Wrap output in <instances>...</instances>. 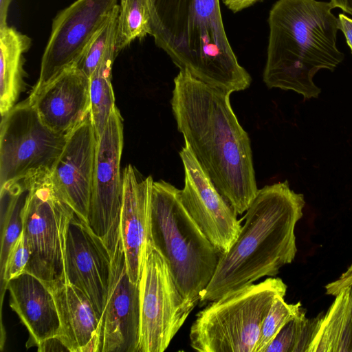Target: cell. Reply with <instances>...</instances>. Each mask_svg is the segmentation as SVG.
Instances as JSON below:
<instances>
[{"mask_svg":"<svg viewBox=\"0 0 352 352\" xmlns=\"http://www.w3.org/2000/svg\"><path fill=\"white\" fill-rule=\"evenodd\" d=\"M170 104L185 144L237 214L245 212L258 189L248 134L236 117L230 94L181 71Z\"/></svg>","mask_w":352,"mask_h":352,"instance_id":"obj_1","label":"cell"},{"mask_svg":"<svg viewBox=\"0 0 352 352\" xmlns=\"http://www.w3.org/2000/svg\"><path fill=\"white\" fill-rule=\"evenodd\" d=\"M305 204L303 195L292 190L287 181L258 189L238 237L221 254L199 302H210L264 276H275L291 263L297 252L295 227Z\"/></svg>","mask_w":352,"mask_h":352,"instance_id":"obj_2","label":"cell"},{"mask_svg":"<svg viewBox=\"0 0 352 352\" xmlns=\"http://www.w3.org/2000/svg\"><path fill=\"white\" fill-rule=\"evenodd\" d=\"M155 45L181 71L230 94L252 78L228 40L219 0H146Z\"/></svg>","mask_w":352,"mask_h":352,"instance_id":"obj_3","label":"cell"},{"mask_svg":"<svg viewBox=\"0 0 352 352\" xmlns=\"http://www.w3.org/2000/svg\"><path fill=\"white\" fill-rule=\"evenodd\" d=\"M329 1L277 0L267 23L269 36L263 80L269 88L317 98L314 82L322 69L333 71L343 60L336 45L338 19Z\"/></svg>","mask_w":352,"mask_h":352,"instance_id":"obj_4","label":"cell"},{"mask_svg":"<svg viewBox=\"0 0 352 352\" xmlns=\"http://www.w3.org/2000/svg\"><path fill=\"white\" fill-rule=\"evenodd\" d=\"M151 231L153 245L166 261L180 292L197 305L221 253L184 207L179 190L164 180L153 184Z\"/></svg>","mask_w":352,"mask_h":352,"instance_id":"obj_5","label":"cell"},{"mask_svg":"<svg viewBox=\"0 0 352 352\" xmlns=\"http://www.w3.org/2000/svg\"><path fill=\"white\" fill-rule=\"evenodd\" d=\"M287 288L281 278L270 277L210 301L190 327V346L199 352H254L265 316Z\"/></svg>","mask_w":352,"mask_h":352,"instance_id":"obj_6","label":"cell"},{"mask_svg":"<svg viewBox=\"0 0 352 352\" xmlns=\"http://www.w3.org/2000/svg\"><path fill=\"white\" fill-rule=\"evenodd\" d=\"M27 179L28 192L22 222L30 259L25 272L34 275L45 285L67 281V238L75 212L55 188L50 173Z\"/></svg>","mask_w":352,"mask_h":352,"instance_id":"obj_7","label":"cell"},{"mask_svg":"<svg viewBox=\"0 0 352 352\" xmlns=\"http://www.w3.org/2000/svg\"><path fill=\"white\" fill-rule=\"evenodd\" d=\"M67 135L55 133L46 126L28 98L15 104L1 116L0 187L51 173Z\"/></svg>","mask_w":352,"mask_h":352,"instance_id":"obj_8","label":"cell"},{"mask_svg":"<svg viewBox=\"0 0 352 352\" xmlns=\"http://www.w3.org/2000/svg\"><path fill=\"white\" fill-rule=\"evenodd\" d=\"M138 352H163L196 305L183 296L160 252L153 245L140 280Z\"/></svg>","mask_w":352,"mask_h":352,"instance_id":"obj_9","label":"cell"},{"mask_svg":"<svg viewBox=\"0 0 352 352\" xmlns=\"http://www.w3.org/2000/svg\"><path fill=\"white\" fill-rule=\"evenodd\" d=\"M123 147V121L118 108L98 139L87 223L104 243L111 255L120 237L123 199L120 161Z\"/></svg>","mask_w":352,"mask_h":352,"instance_id":"obj_10","label":"cell"},{"mask_svg":"<svg viewBox=\"0 0 352 352\" xmlns=\"http://www.w3.org/2000/svg\"><path fill=\"white\" fill-rule=\"evenodd\" d=\"M118 6L117 0H76L56 15L32 92L76 64Z\"/></svg>","mask_w":352,"mask_h":352,"instance_id":"obj_11","label":"cell"},{"mask_svg":"<svg viewBox=\"0 0 352 352\" xmlns=\"http://www.w3.org/2000/svg\"><path fill=\"white\" fill-rule=\"evenodd\" d=\"M179 155L185 173L184 187L179 190L180 200L209 241L221 254L226 253L241 228L237 214L186 144Z\"/></svg>","mask_w":352,"mask_h":352,"instance_id":"obj_12","label":"cell"},{"mask_svg":"<svg viewBox=\"0 0 352 352\" xmlns=\"http://www.w3.org/2000/svg\"><path fill=\"white\" fill-rule=\"evenodd\" d=\"M102 318L101 352H138L140 286L129 276L120 237L111 258L107 298Z\"/></svg>","mask_w":352,"mask_h":352,"instance_id":"obj_13","label":"cell"},{"mask_svg":"<svg viewBox=\"0 0 352 352\" xmlns=\"http://www.w3.org/2000/svg\"><path fill=\"white\" fill-rule=\"evenodd\" d=\"M111 258L103 241L75 213L67 232V280L88 297L101 317L107 302Z\"/></svg>","mask_w":352,"mask_h":352,"instance_id":"obj_14","label":"cell"},{"mask_svg":"<svg viewBox=\"0 0 352 352\" xmlns=\"http://www.w3.org/2000/svg\"><path fill=\"white\" fill-rule=\"evenodd\" d=\"M98 139L91 113L68 133L50 177L74 212L87 223Z\"/></svg>","mask_w":352,"mask_h":352,"instance_id":"obj_15","label":"cell"},{"mask_svg":"<svg viewBox=\"0 0 352 352\" xmlns=\"http://www.w3.org/2000/svg\"><path fill=\"white\" fill-rule=\"evenodd\" d=\"M123 199L120 233L127 272L131 280L139 283L144 261L153 246L151 204L153 179L143 177L131 164L122 172Z\"/></svg>","mask_w":352,"mask_h":352,"instance_id":"obj_16","label":"cell"},{"mask_svg":"<svg viewBox=\"0 0 352 352\" xmlns=\"http://www.w3.org/2000/svg\"><path fill=\"white\" fill-rule=\"evenodd\" d=\"M89 78L73 65L28 100L42 122L59 134L67 135L90 113Z\"/></svg>","mask_w":352,"mask_h":352,"instance_id":"obj_17","label":"cell"},{"mask_svg":"<svg viewBox=\"0 0 352 352\" xmlns=\"http://www.w3.org/2000/svg\"><path fill=\"white\" fill-rule=\"evenodd\" d=\"M53 295L58 338L69 352H101L102 318L88 297L67 281L45 285Z\"/></svg>","mask_w":352,"mask_h":352,"instance_id":"obj_18","label":"cell"},{"mask_svg":"<svg viewBox=\"0 0 352 352\" xmlns=\"http://www.w3.org/2000/svg\"><path fill=\"white\" fill-rule=\"evenodd\" d=\"M10 306L29 332L26 346H38L43 342L57 337L60 322L52 294L43 282L28 272L11 279L6 284Z\"/></svg>","mask_w":352,"mask_h":352,"instance_id":"obj_19","label":"cell"},{"mask_svg":"<svg viewBox=\"0 0 352 352\" xmlns=\"http://www.w3.org/2000/svg\"><path fill=\"white\" fill-rule=\"evenodd\" d=\"M335 300L319 323L307 352H352V270L325 286Z\"/></svg>","mask_w":352,"mask_h":352,"instance_id":"obj_20","label":"cell"},{"mask_svg":"<svg viewBox=\"0 0 352 352\" xmlns=\"http://www.w3.org/2000/svg\"><path fill=\"white\" fill-rule=\"evenodd\" d=\"M31 38L13 28L0 30V113L5 115L14 105L23 85L24 54Z\"/></svg>","mask_w":352,"mask_h":352,"instance_id":"obj_21","label":"cell"},{"mask_svg":"<svg viewBox=\"0 0 352 352\" xmlns=\"http://www.w3.org/2000/svg\"><path fill=\"white\" fill-rule=\"evenodd\" d=\"M114 59H103L89 77L90 113L97 139L102 135L116 107L111 81Z\"/></svg>","mask_w":352,"mask_h":352,"instance_id":"obj_22","label":"cell"},{"mask_svg":"<svg viewBox=\"0 0 352 352\" xmlns=\"http://www.w3.org/2000/svg\"><path fill=\"white\" fill-rule=\"evenodd\" d=\"M116 52L135 39L150 35V15L146 0H120Z\"/></svg>","mask_w":352,"mask_h":352,"instance_id":"obj_23","label":"cell"},{"mask_svg":"<svg viewBox=\"0 0 352 352\" xmlns=\"http://www.w3.org/2000/svg\"><path fill=\"white\" fill-rule=\"evenodd\" d=\"M320 314L308 318L302 309L279 331L264 352H307L317 329Z\"/></svg>","mask_w":352,"mask_h":352,"instance_id":"obj_24","label":"cell"},{"mask_svg":"<svg viewBox=\"0 0 352 352\" xmlns=\"http://www.w3.org/2000/svg\"><path fill=\"white\" fill-rule=\"evenodd\" d=\"M119 6L94 36L80 60L75 65L89 78L103 59L115 57Z\"/></svg>","mask_w":352,"mask_h":352,"instance_id":"obj_25","label":"cell"},{"mask_svg":"<svg viewBox=\"0 0 352 352\" xmlns=\"http://www.w3.org/2000/svg\"><path fill=\"white\" fill-rule=\"evenodd\" d=\"M302 309L300 302L288 304L284 297L277 298L263 322L254 352H264L282 327Z\"/></svg>","mask_w":352,"mask_h":352,"instance_id":"obj_26","label":"cell"},{"mask_svg":"<svg viewBox=\"0 0 352 352\" xmlns=\"http://www.w3.org/2000/svg\"><path fill=\"white\" fill-rule=\"evenodd\" d=\"M30 259V247L22 230L21 235L9 251L3 270L1 273V302L7 283L26 272Z\"/></svg>","mask_w":352,"mask_h":352,"instance_id":"obj_27","label":"cell"},{"mask_svg":"<svg viewBox=\"0 0 352 352\" xmlns=\"http://www.w3.org/2000/svg\"><path fill=\"white\" fill-rule=\"evenodd\" d=\"M338 29L344 34L352 53V19L343 13L338 14Z\"/></svg>","mask_w":352,"mask_h":352,"instance_id":"obj_28","label":"cell"},{"mask_svg":"<svg viewBox=\"0 0 352 352\" xmlns=\"http://www.w3.org/2000/svg\"><path fill=\"white\" fill-rule=\"evenodd\" d=\"M225 6L234 13L240 12L263 0H222Z\"/></svg>","mask_w":352,"mask_h":352,"instance_id":"obj_29","label":"cell"},{"mask_svg":"<svg viewBox=\"0 0 352 352\" xmlns=\"http://www.w3.org/2000/svg\"><path fill=\"white\" fill-rule=\"evenodd\" d=\"M38 347V351H67L58 337L51 338L43 342Z\"/></svg>","mask_w":352,"mask_h":352,"instance_id":"obj_30","label":"cell"},{"mask_svg":"<svg viewBox=\"0 0 352 352\" xmlns=\"http://www.w3.org/2000/svg\"><path fill=\"white\" fill-rule=\"evenodd\" d=\"M11 0H0V30L7 27L8 12Z\"/></svg>","mask_w":352,"mask_h":352,"instance_id":"obj_31","label":"cell"},{"mask_svg":"<svg viewBox=\"0 0 352 352\" xmlns=\"http://www.w3.org/2000/svg\"><path fill=\"white\" fill-rule=\"evenodd\" d=\"M333 8H338L344 12L352 15V0H330Z\"/></svg>","mask_w":352,"mask_h":352,"instance_id":"obj_32","label":"cell"}]
</instances>
